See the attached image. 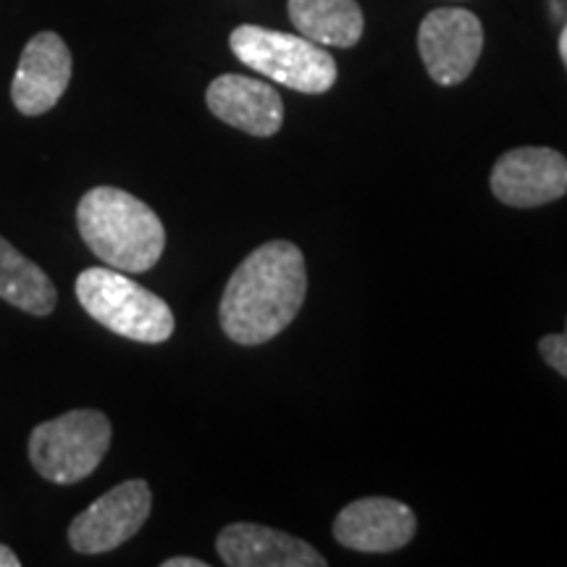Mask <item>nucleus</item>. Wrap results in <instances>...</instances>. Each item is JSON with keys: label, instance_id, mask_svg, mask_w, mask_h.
<instances>
[{"label": "nucleus", "instance_id": "nucleus-6", "mask_svg": "<svg viewBox=\"0 0 567 567\" xmlns=\"http://www.w3.org/2000/svg\"><path fill=\"white\" fill-rule=\"evenodd\" d=\"M151 507L153 494L145 481L132 478L113 486L71 520V549L80 555H103V551L122 547L145 526Z\"/></svg>", "mask_w": 567, "mask_h": 567}, {"label": "nucleus", "instance_id": "nucleus-8", "mask_svg": "<svg viewBox=\"0 0 567 567\" xmlns=\"http://www.w3.org/2000/svg\"><path fill=\"white\" fill-rule=\"evenodd\" d=\"M492 193L509 208H538L567 195V158L551 147H515L494 163Z\"/></svg>", "mask_w": 567, "mask_h": 567}, {"label": "nucleus", "instance_id": "nucleus-5", "mask_svg": "<svg viewBox=\"0 0 567 567\" xmlns=\"http://www.w3.org/2000/svg\"><path fill=\"white\" fill-rule=\"evenodd\" d=\"M109 446L111 421L101 410H71L32 431L30 460L42 478L69 486L95 473Z\"/></svg>", "mask_w": 567, "mask_h": 567}, {"label": "nucleus", "instance_id": "nucleus-17", "mask_svg": "<svg viewBox=\"0 0 567 567\" xmlns=\"http://www.w3.org/2000/svg\"><path fill=\"white\" fill-rule=\"evenodd\" d=\"M163 567H205L203 559H195V557H172L163 563Z\"/></svg>", "mask_w": 567, "mask_h": 567}, {"label": "nucleus", "instance_id": "nucleus-18", "mask_svg": "<svg viewBox=\"0 0 567 567\" xmlns=\"http://www.w3.org/2000/svg\"><path fill=\"white\" fill-rule=\"evenodd\" d=\"M559 55H563V63H565V69H567V24H565L563 34H559Z\"/></svg>", "mask_w": 567, "mask_h": 567}, {"label": "nucleus", "instance_id": "nucleus-16", "mask_svg": "<svg viewBox=\"0 0 567 567\" xmlns=\"http://www.w3.org/2000/svg\"><path fill=\"white\" fill-rule=\"evenodd\" d=\"M21 559L17 557V551L11 547H6V544H0V567H19Z\"/></svg>", "mask_w": 567, "mask_h": 567}, {"label": "nucleus", "instance_id": "nucleus-13", "mask_svg": "<svg viewBox=\"0 0 567 567\" xmlns=\"http://www.w3.org/2000/svg\"><path fill=\"white\" fill-rule=\"evenodd\" d=\"M289 19L302 38L329 48H352L365 27L354 0H289Z\"/></svg>", "mask_w": 567, "mask_h": 567}, {"label": "nucleus", "instance_id": "nucleus-2", "mask_svg": "<svg viewBox=\"0 0 567 567\" xmlns=\"http://www.w3.org/2000/svg\"><path fill=\"white\" fill-rule=\"evenodd\" d=\"M76 226L105 266L124 274L151 271L166 247V229L151 205L116 187H95L80 200Z\"/></svg>", "mask_w": 567, "mask_h": 567}, {"label": "nucleus", "instance_id": "nucleus-10", "mask_svg": "<svg viewBox=\"0 0 567 567\" xmlns=\"http://www.w3.org/2000/svg\"><path fill=\"white\" fill-rule=\"evenodd\" d=\"M71 82V53L55 32H40L27 42L13 74L11 101L24 116H42L61 101Z\"/></svg>", "mask_w": 567, "mask_h": 567}, {"label": "nucleus", "instance_id": "nucleus-11", "mask_svg": "<svg viewBox=\"0 0 567 567\" xmlns=\"http://www.w3.org/2000/svg\"><path fill=\"white\" fill-rule=\"evenodd\" d=\"M205 101L216 118L252 137H274L284 124V103L271 84L243 74H224L210 82Z\"/></svg>", "mask_w": 567, "mask_h": 567}, {"label": "nucleus", "instance_id": "nucleus-9", "mask_svg": "<svg viewBox=\"0 0 567 567\" xmlns=\"http://www.w3.org/2000/svg\"><path fill=\"white\" fill-rule=\"evenodd\" d=\"M415 513L389 496H368L347 505L334 520V538L342 547L365 555L396 551L413 542Z\"/></svg>", "mask_w": 567, "mask_h": 567}, {"label": "nucleus", "instance_id": "nucleus-15", "mask_svg": "<svg viewBox=\"0 0 567 567\" xmlns=\"http://www.w3.org/2000/svg\"><path fill=\"white\" fill-rule=\"evenodd\" d=\"M538 352H542L544 363L549 368H555L559 375L567 379V323L563 334H549L538 342Z\"/></svg>", "mask_w": 567, "mask_h": 567}, {"label": "nucleus", "instance_id": "nucleus-14", "mask_svg": "<svg viewBox=\"0 0 567 567\" xmlns=\"http://www.w3.org/2000/svg\"><path fill=\"white\" fill-rule=\"evenodd\" d=\"M0 300L30 316H51L59 292L51 276L0 237Z\"/></svg>", "mask_w": 567, "mask_h": 567}, {"label": "nucleus", "instance_id": "nucleus-7", "mask_svg": "<svg viewBox=\"0 0 567 567\" xmlns=\"http://www.w3.org/2000/svg\"><path fill=\"white\" fill-rule=\"evenodd\" d=\"M417 51L431 80L444 87L465 82L484 51V27L465 9H436L423 19Z\"/></svg>", "mask_w": 567, "mask_h": 567}, {"label": "nucleus", "instance_id": "nucleus-1", "mask_svg": "<svg viewBox=\"0 0 567 567\" xmlns=\"http://www.w3.org/2000/svg\"><path fill=\"white\" fill-rule=\"evenodd\" d=\"M308 274L300 247L274 239L247 255L221 297V329L231 342L252 347L271 342L300 313Z\"/></svg>", "mask_w": 567, "mask_h": 567}, {"label": "nucleus", "instance_id": "nucleus-12", "mask_svg": "<svg viewBox=\"0 0 567 567\" xmlns=\"http://www.w3.org/2000/svg\"><path fill=\"white\" fill-rule=\"evenodd\" d=\"M218 557L229 567H323L326 557L302 538L284 530L258 526V523H234L216 538Z\"/></svg>", "mask_w": 567, "mask_h": 567}, {"label": "nucleus", "instance_id": "nucleus-3", "mask_svg": "<svg viewBox=\"0 0 567 567\" xmlns=\"http://www.w3.org/2000/svg\"><path fill=\"white\" fill-rule=\"evenodd\" d=\"M76 300L90 318L132 342L161 344L174 334L172 308L111 266L87 268L76 276Z\"/></svg>", "mask_w": 567, "mask_h": 567}, {"label": "nucleus", "instance_id": "nucleus-4", "mask_svg": "<svg viewBox=\"0 0 567 567\" xmlns=\"http://www.w3.org/2000/svg\"><path fill=\"white\" fill-rule=\"evenodd\" d=\"M229 45L245 66L289 90L321 95L337 82V61L331 59V53L302 34L243 24L231 32Z\"/></svg>", "mask_w": 567, "mask_h": 567}]
</instances>
